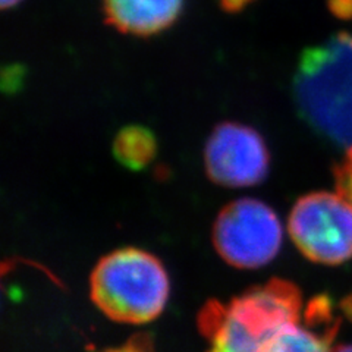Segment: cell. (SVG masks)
I'll return each instance as SVG.
<instances>
[{
    "instance_id": "1",
    "label": "cell",
    "mask_w": 352,
    "mask_h": 352,
    "mask_svg": "<svg viewBox=\"0 0 352 352\" xmlns=\"http://www.w3.org/2000/svg\"><path fill=\"white\" fill-rule=\"evenodd\" d=\"M295 100L314 129L352 153V34L302 52L294 80Z\"/></svg>"
},
{
    "instance_id": "2",
    "label": "cell",
    "mask_w": 352,
    "mask_h": 352,
    "mask_svg": "<svg viewBox=\"0 0 352 352\" xmlns=\"http://www.w3.org/2000/svg\"><path fill=\"white\" fill-rule=\"evenodd\" d=\"M94 305L119 323L146 324L164 311L170 279L162 261L150 252L125 247L109 252L90 278Z\"/></svg>"
},
{
    "instance_id": "3",
    "label": "cell",
    "mask_w": 352,
    "mask_h": 352,
    "mask_svg": "<svg viewBox=\"0 0 352 352\" xmlns=\"http://www.w3.org/2000/svg\"><path fill=\"white\" fill-rule=\"evenodd\" d=\"M301 294L285 280L239 296L225 305H212L203 317V329L210 339L208 352H256L283 324L298 320Z\"/></svg>"
},
{
    "instance_id": "4",
    "label": "cell",
    "mask_w": 352,
    "mask_h": 352,
    "mask_svg": "<svg viewBox=\"0 0 352 352\" xmlns=\"http://www.w3.org/2000/svg\"><path fill=\"white\" fill-rule=\"evenodd\" d=\"M282 236L278 216L254 198L228 204L216 217L212 232L217 254L238 269L266 266L278 256Z\"/></svg>"
},
{
    "instance_id": "5",
    "label": "cell",
    "mask_w": 352,
    "mask_h": 352,
    "mask_svg": "<svg viewBox=\"0 0 352 352\" xmlns=\"http://www.w3.org/2000/svg\"><path fill=\"white\" fill-rule=\"evenodd\" d=\"M288 226L307 258L339 264L352 257V204L340 194L313 192L302 197L292 208Z\"/></svg>"
},
{
    "instance_id": "6",
    "label": "cell",
    "mask_w": 352,
    "mask_h": 352,
    "mask_svg": "<svg viewBox=\"0 0 352 352\" xmlns=\"http://www.w3.org/2000/svg\"><path fill=\"white\" fill-rule=\"evenodd\" d=\"M206 172L214 184L242 188L261 182L269 170V150L256 129L236 122L217 125L204 147Z\"/></svg>"
},
{
    "instance_id": "7",
    "label": "cell",
    "mask_w": 352,
    "mask_h": 352,
    "mask_svg": "<svg viewBox=\"0 0 352 352\" xmlns=\"http://www.w3.org/2000/svg\"><path fill=\"white\" fill-rule=\"evenodd\" d=\"M338 323L326 298L308 304L301 317L279 327L258 346L256 352H332L330 344Z\"/></svg>"
},
{
    "instance_id": "8",
    "label": "cell",
    "mask_w": 352,
    "mask_h": 352,
    "mask_svg": "<svg viewBox=\"0 0 352 352\" xmlns=\"http://www.w3.org/2000/svg\"><path fill=\"white\" fill-rule=\"evenodd\" d=\"M106 22L122 34L150 37L179 19L185 0H102Z\"/></svg>"
},
{
    "instance_id": "9",
    "label": "cell",
    "mask_w": 352,
    "mask_h": 352,
    "mask_svg": "<svg viewBox=\"0 0 352 352\" xmlns=\"http://www.w3.org/2000/svg\"><path fill=\"white\" fill-rule=\"evenodd\" d=\"M115 153L120 163L140 169L147 164L154 154L153 134L141 126H129L118 134Z\"/></svg>"
},
{
    "instance_id": "10",
    "label": "cell",
    "mask_w": 352,
    "mask_h": 352,
    "mask_svg": "<svg viewBox=\"0 0 352 352\" xmlns=\"http://www.w3.org/2000/svg\"><path fill=\"white\" fill-rule=\"evenodd\" d=\"M338 194L342 195L352 204V153H346L345 159L340 162L335 172Z\"/></svg>"
},
{
    "instance_id": "11",
    "label": "cell",
    "mask_w": 352,
    "mask_h": 352,
    "mask_svg": "<svg viewBox=\"0 0 352 352\" xmlns=\"http://www.w3.org/2000/svg\"><path fill=\"white\" fill-rule=\"evenodd\" d=\"M329 10L339 19H352V0H329Z\"/></svg>"
},
{
    "instance_id": "12",
    "label": "cell",
    "mask_w": 352,
    "mask_h": 352,
    "mask_svg": "<svg viewBox=\"0 0 352 352\" xmlns=\"http://www.w3.org/2000/svg\"><path fill=\"white\" fill-rule=\"evenodd\" d=\"M225 12H241L254 0H219Z\"/></svg>"
},
{
    "instance_id": "13",
    "label": "cell",
    "mask_w": 352,
    "mask_h": 352,
    "mask_svg": "<svg viewBox=\"0 0 352 352\" xmlns=\"http://www.w3.org/2000/svg\"><path fill=\"white\" fill-rule=\"evenodd\" d=\"M21 2H22V0H0V10L14 8L18 3H21Z\"/></svg>"
},
{
    "instance_id": "14",
    "label": "cell",
    "mask_w": 352,
    "mask_h": 352,
    "mask_svg": "<svg viewBox=\"0 0 352 352\" xmlns=\"http://www.w3.org/2000/svg\"><path fill=\"white\" fill-rule=\"evenodd\" d=\"M107 352H144L141 351L138 348H134V346H125V348H118V349H113V351H107Z\"/></svg>"
},
{
    "instance_id": "15",
    "label": "cell",
    "mask_w": 352,
    "mask_h": 352,
    "mask_svg": "<svg viewBox=\"0 0 352 352\" xmlns=\"http://www.w3.org/2000/svg\"><path fill=\"white\" fill-rule=\"evenodd\" d=\"M335 352H352V345H344L338 348Z\"/></svg>"
}]
</instances>
